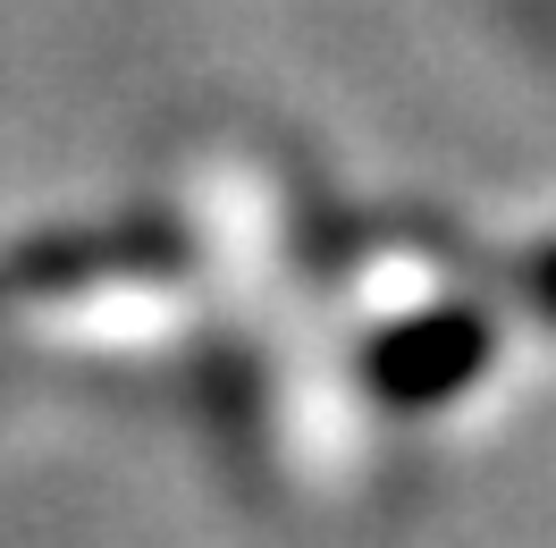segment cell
<instances>
[{"label": "cell", "instance_id": "obj_1", "mask_svg": "<svg viewBox=\"0 0 556 548\" xmlns=\"http://www.w3.org/2000/svg\"><path fill=\"white\" fill-rule=\"evenodd\" d=\"M489 363V321L481 312H421L396 338L371 346V388L388 406H439L455 388H472V372Z\"/></svg>", "mask_w": 556, "mask_h": 548}, {"label": "cell", "instance_id": "obj_2", "mask_svg": "<svg viewBox=\"0 0 556 548\" xmlns=\"http://www.w3.org/2000/svg\"><path fill=\"white\" fill-rule=\"evenodd\" d=\"M522 287H531V296H540V312L556 321V253H540V262L522 271Z\"/></svg>", "mask_w": 556, "mask_h": 548}]
</instances>
